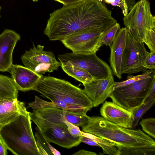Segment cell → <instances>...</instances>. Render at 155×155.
Here are the masks:
<instances>
[{
    "label": "cell",
    "instance_id": "obj_1",
    "mask_svg": "<svg viewBox=\"0 0 155 155\" xmlns=\"http://www.w3.org/2000/svg\"><path fill=\"white\" fill-rule=\"evenodd\" d=\"M117 22L104 3L84 0L54 11L50 15L44 33L50 41H61L84 30L105 31Z\"/></svg>",
    "mask_w": 155,
    "mask_h": 155
},
{
    "label": "cell",
    "instance_id": "obj_2",
    "mask_svg": "<svg viewBox=\"0 0 155 155\" xmlns=\"http://www.w3.org/2000/svg\"><path fill=\"white\" fill-rule=\"evenodd\" d=\"M83 132L112 141L118 145L123 155L138 154L143 149H155L154 140L140 129L126 128L112 123L102 117H90L82 127Z\"/></svg>",
    "mask_w": 155,
    "mask_h": 155
},
{
    "label": "cell",
    "instance_id": "obj_3",
    "mask_svg": "<svg viewBox=\"0 0 155 155\" xmlns=\"http://www.w3.org/2000/svg\"><path fill=\"white\" fill-rule=\"evenodd\" d=\"M0 141L16 155H41L30 116L20 115L0 127Z\"/></svg>",
    "mask_w": 155,
    "mask_h": 155
},
{
    "label": "cell",
    "instance_id": "obj_4",
    "mask_svg": "<svg viewBox=\"0 0 155 155\" xmlns=\"http://www.w3.org/2000/svg\"><path fill=\"white\" fill-rule=\"evenodd\" d=\"M35 90L51 101L58 100L90 110L93 104L83 90L63 79L43 76L34 87Z\"/></svg>",
    "mask_w": 155,
    "mask_h": 155
},
{
    "label": "cell",
    "instance_id": "obj_5",
    "mask_svg": "<svg viewBox=\"0 0 155 155\" xmlns=\"http://www.w3.org/2000/svg\"><path fill=\"white\" fill-rule=\"evenodd\" d=\"M155 76L114 89L109 97L112 102L132 112L144 102Z\"/></svg>",
    "mask_w": 155,
    "mask_h": 155
},
{
    "label": "cell",
    "instance_id": "obj_6",
    "mask_svg": "<svg viewBox=\"0 0 155 155\" xmlns=\"http://www.w3.org/2000/svg\"><path fill=\"white\" fill-rule=\"evenodd\" d=\"M123 21L135 40L143 42L147 32L155 29V17L151 13L149 0H140L136 3L123 18Z\"/></svg>",
    "mask_w": 155,
    "mask_h": 155
},
{
    "label": "cell",
    "instance_id": "obj_7",
    "mask_svg": "<svg viewBox=\"0 0 155 155\" xmlns=\"http://www.w3.org/2000/svg\"><path fill=\"white\" fill-rule=\"evenodd\" d=\"M61 65H72L87 71L94 79L107 78L113 75L111 68L99 58L96 53L85 54L73 52L59 55Z\"/></svg>",
    "mask_w": 155,
    "mask_h": 155
},
{
    "label": "cell",
    "instance_id": "obj_8",
    "mask_svg": "<svg viewBox=\"0 0 155 155\" xmlns=\"http://www.w3.org/2000/svg\"><path fill=\"white\" fill-rule=\"evenodd\" d=\"M148 53L144 43L137 41L128 30L122 57V74H130L146 71L147 69L143 64Z\"/></svg>",
    "mask_w": 155,
    "mask_h": 155
},
{
    "label": "cell",
    "instance_id": "obj_9",
    "mask_svg": "<svg viewBox=\"0 0 155 155\" xmlns=\"http://www.w3.org/2000/svg\"><path fill=\"white\" fill-rule=\"evenodd\" d=\"M31 120L37 126V129L48 143H52L64 148H71L81 143V136L74 137L69 133L68 128L48 122L29 114Z\"/></svg>",
    "mask_w": 155,
    "mask_h": 155
},
{
    "label": "cell",
    "instance_id": "obj_10",
    "mask_svg": "<svg viewBox=\"0 0 155 155\" xmlns=\"http://www.w3.org/2000/svg\"><path fill=\"white\" fill-rule=\"evenodd\" d=\"M44 48L43 46L36 47L33 44V47L26 51L21 57L25 67L40 75L57 71L61 65L52 52L45 51Z\"/></svg>",
    "mask_w": 155,
    "mask_h": 155
},
{
    "label": "cell",
    "instance_id": "obj_11",
    "mask_svg": "<svg viewBox=\"0 0 155 155\" xmlns=\"http://www.w3.org/2000/svg\"><path fill=\"white\" fill-rule=\"evenodd\" d=\"M104 31L96 29L84 30L73 34L61 41L72 52L96 53L100 48L99 41Z\"/></svg>",
    "mask_w": 155,
    "mask_h": 155
},
{
    "label": "cell",
    "instance_id": "obj_12",
    "mask_svg": "<svg viewBox=\"0 0 155 155\" xmlns=\"http://www.w3.org/2000/svg\"><path fill=\"white\" fill-rule=\"evenodd\" d=\"M31 114L48 122L67 127L65 122L78 127H82L88 121L90 117L86 114L66 110L55 107H47L33 110Z\"/></svg>",
    "mask_w": 155,
    "mask_h": 155
},
{
    "label": "cell",
    "instance_id": "obj_13",
    "mask_svg": "<svg viewBox=\"0 0 155 155\" xmlns=\"http://www.w3.org/2000/svg\"><path fill=\"white\" fill-rule=\"evenodd\" d=\"M115 82L113 75L105 79H94L90 82L83 84V90L95 107L109 97L114 90Z\"/></svg>",
    "mask_w": 155,
    "mask_h": 155
},
{
    "label": "cell",
    "instance_id": "obj_14",
    "mask_svg": "<svg viewBox=\"0 0 155 155\" xmlns=\"http://www.w3.org/2000/svg\"><path fill=\"white\" fill-rule=\"evenodd\" d=\"M20 38L18 33L9 29H5L0 35V71H9L14 49Z\"/></svg>",
    "mask_w": 155,
    "mask_h": 155
},
{
    "label": "cell",
    "instance_id": "obj_15",
    "mask_svg": "<svg viewBox=\"0 0 155 155\" xmlns=\"http://www.w3.org/2000/svg\"><path fill=\"white\" fill-rule=\"evenodd\" d=\"M100 112L103 118L112 123L126 128H132L134 117L132 112L113 102L105 101Z\"/></svg>",
    "mask_w": 155,
    "mask_h": 155
},
{
    "label": "cell",
    "instance_id": "obj_16",
    "mask_svg": "<svg viewBox=\"0 0 155 155\" xmlns=\"http://www.w3.org/2000/svg\"><path fill=\"white\" fill-rule=\"evenodd\" d=\"M9 72L17 90L22 91L33 90L36 84L43 76L25 66L13 64Z\"/></svg>",
    "mask_w": 155,
    "mask_h": 155
},
{
    "label": "cell",
    "instance_id": "obj_17",
    "mask_svg": "<svg viewBox=\"0 0 155 155\" xmlns=\"http://www.w3.org/2000/svg\"><path fill=\"white\" fill-rule=\"evenodd\" d=\"M128 30L126 27L120 28L110 48L109 61L111 68L113 73L119 79L122 78L121 64Z\"/></svg>",
    "mask_w": 155,
    "mask_h": 155
},
{
    "label": "cell",
    "instance_id": "obj_18",
    "mask_svg": "<svg viewBox=\"0 0 155 155\" xmlns=\"http://www.w3.org/2000/svg\"><path fill=\"white\" fill-rule=\"evenodd\" d=\"M25 103L17 98L7 99L0 101V127L20 115L29 116Z\"/></svg>",
    "mask_w": 155,
    "mask_h": 155
},
{
    "label": "cell",
    "instance_id": "obj_19",
    "mask_svg": "<svg viewBox=\"0 0 155 155\" xmlns=\"http://www.w3.org/2000/svg\"><path fill=\"white\" fill-rule=\"evenodd\" d=\"M48 102L43 100L35 96V101L28 104L29 107L32 110L47 107H55L62 109L77 113L86 114L89 111L87 109L80 106L68 104L64 102L53 100Z\"/></svg>",
    "mask_w": 155,
    "mask_h": 155
},
{
    "label": "cell",
    "instance_id": "obj_20",
    "mask_svg": "<svg viewBox=\"0 0 155 155\" xmlns=\"http://www.w3.org/2000/svg\"><path fill=\"white\" fill-rule=\"evenodd\" d=\"M18 91L11 78L0 74V101L17 98Z\"/></svg>",
    "mask_w": 155,
    "mask_h": 155
},
{
    "label": "cell",
    "instance_id": "obj_21",
    "mask_svg": "<svg viewBox=\"0 0 155 155\" xmlns=\"http://www.w3.org/2000/svg\"><path fill=\"white\" fill-rule=\"evenodd\" d=\"M82 136L90 138L97 143L103 150L104 154L110 155H120V152L116 143L105 138L93 134L81 131Z\"/></svg>",
    "mask_w": 155,
    "mask_h": 155
},
{
    "label": "cell",
    "instance_id": "obj_22",
    "mask_svg": "<svg viewBox=\"0 0 155 155\" xmlns=\"http://www.w3.org/2000/svg\"><path fill=\"white\" fill-rule=\"evenodd\" d=\"M61 67L68 75L83 84L89 83L94 79L88 72L81 68L72 65H61Z\"/></svg>",
    "mask_w": 155,
    "mask_h": 155
},
{
    "label": "cell",
    "instance_id": "obj_23",
    "mask_svg": "<svg viewBox=\"0 0 155 155\" xmlns=\"http://www.w3.org/2000/svg\"><path fill=\"white\" fill-rule=\"evenodd\" d=\"M155 102V97L144 102L140 105L132 110L131 112L134 117L132 128L136 127L138 125V122L143 115L152 106Z\"/></svg>",
    "mask_w": 155,
    "mask_h": 155
},
{
    "label": "cell",
    "instance_id": "obj_24",
    "mask_svg": "<svg viewBox=\"0 0 155 155\" xmlns=\"http://www.w3.org/2000/svg\"><path fill=\"white\" fill-rule=\"evenodd\" d=\"M120 28V25L117 22L105 31L99 41L100 47L103 45H105L108 46L110 48Z\"/></svg>",
    "mask_w": 155,
    "mask_h": 155
},
{
    "label": "cell",
    "instance_id": "obj_25",
    "mask_svg": "<svg viewBox=\"0 0 155 155\" xmlns=\"http://www.w3.org/2000/svg\"><path fill=\"white\" fill-rule=\"evenodd\" d=\"M143 72L141 74L136 76L128 75L127 76L126 80L115 82L114 86V89L118 87L126 86L143 79L155 76V69H148Z\"/></svg>",
    "mask_w": 155,
    "mask_h": 155
},
{
    "label": "cell",
    "instance_id": "obj_26",
    "mask_svg": "<svg viewBox=\"0 0 155 155\" xmlns=\"http://www.w3.org/2000/svg\"><path fill=\"white\" fill-rule=\"evenodd\" d=\"M139 124L145 132L153 138H155V119L154 117L142 119Z\"/></svg>",
    "mask_w": 155,
    "mask_h": 155
},
{
    "label": "cell",
    "instance_id": "obj_27",
    "mask_svg": "<svg viewBox=\"0 0 155 155\" xmlns=\"http://www.w3.org/2000/svg\"><path fill=\"white\" fill-rule=\"evenodd\" d=\"M36 143L40 155H53L49 149L47 142L45 140L41 134L38 131L35 133Z\"/></svg>",
    "mask_w": 155,
    "mask_h": 155
},
{
    "label": "cell",
    "instance_id": "obj_28",
    "mask_svg": "<svg viewBox=\"0 0 155 155\" xmlns=\"http://www.w3.org/2000/svg\"><path fill=\"white\" fill-rule=\"evenodd\" d=\"M143 42L147 45L150 52H155V29H151L147 32Z\"/></svg>",
    "mask_w": 155,
    "mask_h": 155
},
{
    "label": "cell",
    "instance_id": "obj_29",
    "mask_svg": "<svg viewBox=\"0 0 155 155\" xmlns=\"http://www.w3.org/2000/svg\"><path fill=\"white\" fill-rule=\"evenodd\" d=\"M143 66L147 69H155V52H148L144 61Z\"/></svg>",
    "mask_w": 155,
    "mask_h": 155
},
{
    "label": "cell",
    "instance_id": "obj_30",
    "mask_svg": "<svg viewBox=\"0 0 155 155\" xmlns=\"http://www.w3.org/2000/svg\"><path fill=\"white\" fill-rule=\"evenodd\" d=\"M65 123L67 126L68 131L73 137H77L82 136L81 131L78 127L76 126L67 120Z\"/></svg>",
    "mask_w": 155,
    "mask_h": 155
},
{
    "label": "cell",
    "instance_id": "obj_31",
    "mask_svg": "<svg viewBox=\"0 0 155 155\" xmlns=\"http://www.w3.org/2000/svg\"><path fill=\"white\" fill-rule=\"evenodd\" d=\"M111 4L112 6H117L120 8L124 17L128 14L129 10L125 0H115Z\"/></svg>",
    "mask_w": 155,
    "mask_h": 155
},
{
    "label": "cell",
    "instance_id": "obj_32",
    "mask_svg": "<svg viewBox=\"0 0 155 155\" xmlns=\"http://www.w3.org/2000/svg\"><path fill=\"white\" fill-rule=\"evenodd\" d=\"M155 78L153 81L149 93L144 102H145L150 99L155 97Z\"/></svg>",
    "mask_w": 155,
    "mask_h": 155
},
{
    "label": "cell",
    "instance_id": "obj_33",
    "mask_svg": "<svg viewBox=\"0 0 155 155\" xmlns=\"http://www.w3.org/2000/svg\"><path fill=\"white\" fill-rule=\"evenodd\" d=\"M81 142H83L90 146L100 147L98 144L93 140L83 136H81Z\"/></svg>",
    "mask_w": 155,
    "mask_h": 155
},
{
    "label": "cell",
    "instance_id": "obj_34",
    "mask_svg": "<svg viewBox=\"0 0 155 155\" xmlns=\"http://www.w3.org/2000/svg\"><path fill=\"white\" fill-rule=\"evenodd\" d=\"M63 5H68L81 2L84 0H54Z\"/></svg>",
    "mask_w": 155,
    "mask_h": 155
},
{
    "label": "cell",
    "instance_id": "obj_35",
    "mask_svg": "<svg viewBox=\"0 0 155 155\" xmlns=\"http://www.w3.org/2000/svg\"><path fill=\"white\" fill-rule=\"evenodd\" d=\"M72 155H97L95 152L83 150H80Z\"/></svg>",
    "mask_w": 155,
    "mask_h": 155
},
{
    "label": "cell",
    "instance_id": "obj_36",
    "mask_svg": "<svg viewBox=\"0 0 155 155\" xmlns=\"http://www.w3.org/2000/svg\"><path fill=\"white\" fill-rule=\"evenodd\" d=\"M7 149L0 141V155H6L8 154Z\"/></svg>",
    "mask_w": 155,
    "mask_h": 155
},
{
    "label": "cell",
    "instance_id": "obj_37",
    "mask_svg": "<svg viewBox=\"0 0 155 155\" xmlns=\"http://www.w3.org/2000/svg\"><path fill=\"white\" fill-rule=\"evenodd\" d=\"M47 145L49 149L50 150L52 153L54 155H60V153L54 147L52 146L49 143L47 142Z\"/></svg>",
    "mask_w": 155,
    "mask_h": 155
},
{
    "label": "cell",
    "instance_id": "obj_38",
    "mask_svg": "<svg viewBox=\"0 0 155 155\" xmlns=\"http://www.w3.org/2000/svg\"><path fill=\"white\" fill-rule=\"evenodd\" d=\"M104 3V0H99ZM128 8L129 10L134 5L135 2V0H125Z\"/></svg>",
    "mask_w": 155,
    "mask_h": 155
},
{
    "label": "cell",
    "instance_id": "obj_39",
    "mask_svg": "<svg viewBox=\"0 0 155 155\" xmlns=\"http://www.w3.org/2000/svg\"><path fill=\"white\" fill-rule=\"evenodd\" d=\"M104 2L108 4H111L115 0H104Z\"/></svg>",
    "mask_w": 155,
    "mask_h": 155
},
{
    "label": "cell",
    "instance_id": "obj_40",
    "mask_svg": "<svg viewBox=\"0 0 155 155\" xmlns=\"http://www.w3.org/2000/svg\"><path fill=\"white\" fill-rule=\"evenodd\" d=\"M39 0H32V1L34 2H37Z\"/></svg>",
    "mask_w": 155,
    "mask_h": 155
},
{
    "label": "cell",
    "instance_id": "obj_41",
    "mask_svg": "<svg viewBox=\"0 0 155 155\" xmlns=\"http://www.w3.org/2000/svg\"><path fill=\"white\" fill-rule=\"evenodd\" d=\"M1 6H0V12H1Z\"/></svg>",
    "mask_w": 155,
    "mask_h": 155
}]
</instances>
